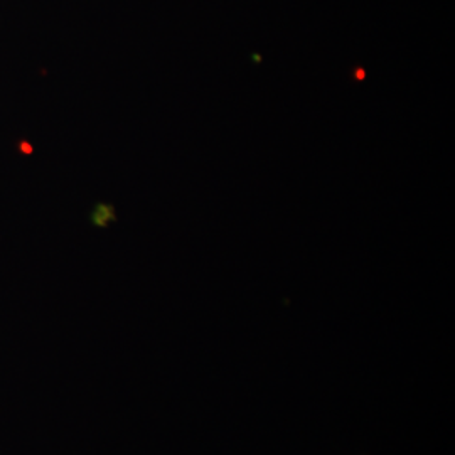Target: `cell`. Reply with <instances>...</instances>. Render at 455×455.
Instances as JSON below:
<instances>
[{
    "mask_svg": "<svg viewBox=\"0 0 455 455\" xmlns=\"http://www.w3.org/2000/svg\"><path fill=\"white\" fill-rule=\"evenodd\" d=\"M355 75H356V76H355V80H356V82H363V80L366 78V71H364V69H361V68L356 69V73H355Z\"/></svg>",
    "mask_w": 455,
    "mask_h": 455,
    "instance_id": "6da1fadb",
    "label": "cell"
}]
</instances>
